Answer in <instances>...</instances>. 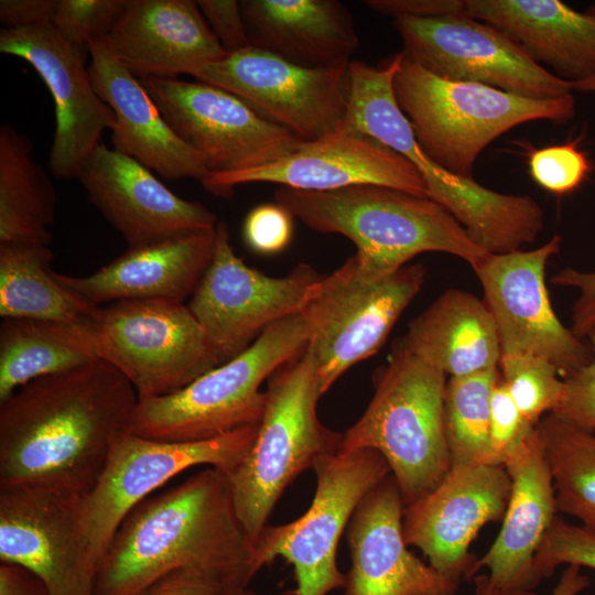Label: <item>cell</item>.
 Segmentation results:
<instances>
[{"mask_svg": "<svg viewBox=\"0 0 595 595\" xmlns=\"http://www.w3.org/2000/svg\"><path fill=\"white\" fill-rule=\"evenodd\" d=\"M399 342L450 377L498 369L501 358L496 323L485 301L458 289L445 290L409 323Z\"/></svg>", "mask_w": 595, "mask_h": 595, "instance_id": "cell-30", "label": "cell"}, {"mask_svg": "<svg viewBox=\"0 0 595 595\" xmlns=\"http://www.w3.org/2000/svg\"><path fill=\"white\" fill-rule=\"evenodd\" d=\"M215 239L216 226L197 229L128 248L88 275L54 274L62 285L93 306L133 300L183 303L207 269Z\"/></svg>", "mask_w": 595, "mask_h": 595, "instance_id": "cell-25", "label": "cell"}, {"mask_svg": "<svg viewBox=\"0 0 595 595\" xmlns=\"http://www.w3.org/2000/svg\"><path fill=\"white\" fill-rule=\"evenodd\" d=\"M405 505L390 474L360 500L347 526L346 595H456L458 583L408 549Z\"/></svg>", "mask_w": 595, "mask_h": 595, "instance_id": "cell-22", "label": "cell"}, {"mask_svg": "<svg viewBox=\"0 0 595 595\" xmlns=\"http://www.w3.org/2000/svg\"><path fill=\"white\" fill-rule=\"evenodd\" d=\"M321 396L318 366L306 346L268 379L253 444L235 468L224 473L253 545L284 489L320 457L340 450L343 433L326 428L317 416Z\"/></svg>", "mask_w": 595, "mask_h": 595, "instance_id": "cell-5", "label": "cell"}, {"mask_svg": "<svg viewBox=\"0 0 595 595\" xmlns=\"http://www.w3.org/2000/svg\"><path fill=\"white\" fill-rule=\"evenodd\" d=\"M93 86L112 110L113 150L166 180L195 178L210 172L203 158L171 129L138 77L115 56L106 39L88 44Z\"/></svg>", "mask_w": 595, "mask_h": 595, "instance_id": "cell-26", "label": "cell"}, {"mask_svg": "<svg viewBox=\"0 0 595 595\" xmlns=\"http://www.w3.org/2000/svg\"><path fill=\"white\" fill-rule=\"evenodd\" d=\"M291 215L275 204H262L249 212L244 221V237L248 246L260 253L282 250L292 236Z\"/></svg>", "mask_w": 595, "mask_h": 595, "instance_id": "cell-42", "label": "cell"}, {"mask_svg": "<svg viewBox=\"0 0 595 595\" xmlns=\"http://www.w3.org/2000/svg\"><path fill=\"white\" fill-rule=\"evenodd\" d=\"M250 46L309 68L350 63L358 35L349 10L335 0L239 1Z\"/></svg>", "mask_w": 595, "mask_h": 595, "instance_id": "cell-29", "label": "cell"}, {"mask_svg": "<svg viewBox=\"0 0 595 595\" xmlns=\"http://www.w3.org/2000/svg\"><path fill=\"white\" fill-rule=\"evenodd\" d=\"M230 586L218 574L181 569L159 578L136 595H223Z\"/></svg>", "mask_w": 595, "mask_h": 595, "instance_id": "cell-45", "label": "cell"}, {"mask_svg": "<svg viewBox=\"0 0 595 595\" xmlns=\"http://www.w3.org/2000/svg\"><path fill=\"white\" fill-rule=\"evenodd\" d=\"M403 53L431 74L531 99L571 95L572 84L538 64L502 31L464 15L392 19Z\"/></svg>", "mask_w": 595, "mask_h": 595, "instance_id": "cell-12", "label": "cell"}, {"mask_svg": "<svg viewBox=\"0 0 595 595\" xmlns=\"http://www.w3.org/2000/svg\"><path fill=\"white\" fill-rule=\"evenodd\" d=\"M0 52L28 62L43 79L55 105V132L48 153V171L68 181L78 174L112 130V110L96 93L86 66L88 50L65 41L52 24L2 29Z\"/></svg>", "mask_w": 595, "mask_h": 595, "instance_id": "cell-18", "label": "cell"}, {"mask_svg": "<svg viewBox=\"0 0 595 595\" xmlns=\"http://www.w3.org/2000/svg\"><path fill=\"white\" fill-rule=\"evenodd\" d=\"M402 52L379 66L351 61L349 88L343 127L368 136L408 160L426 183L429 196L455 219L482 194L474 178L453 175L433 163L420 148L412 126L393 93V78Z\"/></svg>", "mask_w": 595, "mask_h": 595, "instance_id": "cell-27", "label": "cell"}, {"mask_svg": "<svg viewBox=\"0 0 595 595\" xmlns=\"http://www.w3.org/2000/svg\"><path fill=\"white\" fill-rule=\"evenodd\" d=\"M499 369L450 377L444 415L451 466L490 464V396Z\"/></svg>", "mask_w": 595, "mask_h": 595, "instance_id": "cell-35", "label": "cell"}, {"mask_svg": "<svg viewBox=\"0 0 595 595\" xmlns=\"http://www.w3.org/2000/svg\"><path fill=\"white\" fill-rule=\"evenodd\" d=\"M573 90L595 94V76L588 79L572 84Z\"/></svg>", "mask_w": 595, "mask_h": 595, "instance_id": "cell-50", "label": "cell"}, {"mask_svg": "<svg viewBox=\"0 0 595 595\" xmlns=\"http://www.w3.org/2000/svg\"><path fill=\"white\" fill-rule=\"evenodd\" d=\"M197 6L227 54L250 46L247 29L236 0H198Z\"/></svg>", "mask_w": 595, "mask_h": 595, "instance_id": "cell-43", "label": "cell"}, {"mask_svg": "<svg viewBox=\"0 0 595 595\" xmlns=\"http://www.w3.org/2000/svg\"><path fill=\"white\" fill-rule=\"evenodd\" d=\"M84 324L98 357L131 382L138 398L173 393L224 364L183 303L119 301L97 306Z\"/></svg>", "mask_w": 595, "mask_h": 595, "instance_id": "cell-8", "label": "cell"}, {"mask_svg": "<svg viewBox=\"0 0 595 595\" xmlns=\"http://www.w3.org/2000/svg\"><path fill=\"white\" fill-rule=\"evenodd\" d=\"M32 149L30 138L13 126L0 127V244L48 246L52 240L56 194Z\"/></svg>", "mask_w": 595, "mask_h": 595, "instance_id": "cell-32", "label": "cell"}, {"mask_svg": "<svg viewBox=\"0 0 595 595\" xmlns=\"http://www.w3.org/2000/svg\"><path fill=\"white\" fill-rule=\"evenodd\" d=\"M77 180L128 248L218 224L207 206L177 196L151 170L104 142L84 164Z\"/></svg>", "mask_w": 595, "mask_h": 595, "instance_id": "cell-21", "label": "cell"}, {"mask_svg": "<svg viewBox=\"0 0 595 595\" xmlns=\"http://www.w3.org/2000/svg\"><path fill=\"white\" fill-rule=\"evenodd\" d=\"M534 428L524 421L499 378L490 396V464L502 465L507 454Z\"/></svg>", "mask_w": 595, "mask_h": 595, "instance_id": "cell-41", "label": "cell"}, {"mask_svg": "<svg viewBox=\"0 0 595 595\" xmlns=\"http://www.w3.org/2000/svg\"><path fill=\"white\" fill-rule=\"evenodd\" d=\"M215 196L230 197L247 183H275L301 191L326 192L354 185H382L429 196L425 181L403 156L375 139L347 130L304 141L291 154L268 165L209 173L202 182Z\"/></svg>", "mask_w": 595, "mask_h": 595, "instance_id": "cell-19", "label": "cell"}, {"mask_svg": "<svg viewBox=\"0 0 595 595\" xmlns=\"http://www.w3.org/2000/svg\"><path fill=\"white\" fill-rule=\"evenodd\" d=\"M137 402L131 382L101 358L24 385L0 402V490L85 497Z\"/></svg>", "mask_w": 595, "mask_h": 595, "instance_id": "cell-1", "label": "cell"}, {"mask_svg": "<svg viewBox=\"0 0 595 595\" xmlns=\"http://www.w3.org/2000/svg\"><path fill=\"white\" fill-rule=\"evenodd\" d=\"M52 250L40 244H0V316L83 323L96 310L55 278Z\"/></svg>", "mask_w": 595, "mask_h": 595, "instance_id": "cell-33", "label": "cell"}, {"mask_svg": "<svg viewBox=\"0 0 595 595\" xmlns=\"http://www.w3.org/2000/svg\"><path fill=\"white\" fill-rule=\"evenodd\" d=\"M511 489L501 529L476 561L475 572L485 567L489 587L500 592L533 591L540 578L536 554L556 518L553 478L537 426L505 457Z\"/></svg>", "mask_w": 595, "mask_h": 595, "instance_id": "cell-23", "label": "cell"}, {"mask_svg": "<svg viewBox=\"0 0 595 595\" xmlns=\"http://www.w3.org/2000/svg\"><path fill=\"white\" fill-rule=\"evenodd\" d=\"M301 313L272 325L242 353L159 397L138 398L127 431L152 440L197 442L260 423L266 404L261 383L307 346Z\"/></svg>", "mask_w": 595, "mask_h": 595, "instance_id": "cell-7", "label": "cell"}, {"mask_svg": "<svg viewBox=\"0 0 595 595\" xmlns=\"http://www.w3.org/2000/svg\"><path fill=\"white\" fill-rule=\"evenodd\" d=\"M396 100L425 155L444 171L473 178L479 154L517 126L537 120L562 125L575 98L531 99L476 83L431 74L402 52L393 78Z\"/></svg>", "mask_w": 595, "mask_h": 595, "instance_id": "cell-4", "label": "cell"}, {"mask_svg": "<svg viewBox=\"0 0 595 595\" xmlns=\"http://www.w3.org/2000/svg\"><path fill=\"white\" fill-rule=\"evenodd\" d=\"M58 0H1L0 22L4 29H22L53 23Z\"/></svg>", "mask_w": 595, "mask_h": 595, "instance_id": "cell-46", "label": "cell"}, {"mask_svg": "<svg viewBox=\"0 0 595 595\" xmlns=\"http://www.w3.org/2000/svg\"><path fill=\"white\" fill-rule=\"evenodd\" d=\"M475 594L476 595H537L533 591L500 592V591L493 589L487 584L484 575H479L475 578Z\"/></svg>", "mask_w": 595, "mask_h": 595, "instance_id": "cell-49", "label": "cell"}, {"mask_svg": "<svg viewBox=\"0 0 595 595\" xmlns=\"http://www.w3.org/2000/svg\"><path fill=\"white\" fill-rule=\"evenodd\" d=\"M320 278L306 263L284 277H269L247 266L235 253L226 224L218 223L210 262L187 306L225 363L270 325L300 313Z\"/></svg>", "mask_w": 595, "mask_h": 595, "instance_id": "cell-15", "label": "cell"}, {"mask_svg": "<svg viewBox=\"0 0 595 595\" xmlns=\"http://www.w3.org/2000/svg\"><path fill=\"white\" fill-rule=\"evenodd\" d=\"M139 80L171 129L203 158L210 173L268 165L304 142L216 86L177 78Z\"/></svg>", "mask_w": 595, "mask_h": 595, "instance_id": "cell-14", "label": "cell"}, {"mask_svg": "<svg viewBox=\"0 0 595 595\" xmlns=\"http://www.w3.org/2000/svg\"><path fill=\"white\" fill-rule=\"evenodd\" d=\"M348 66L309 68L248 46L199 67L192 76L235 95L302 141H314L343 126Z\"/></svg>", "mask_w": 595, "mask_h": 595, "instance_id": "cell-13", "label": "cell"}, {"mask_svg": "<svg viewBox=\"0 0 595 595\" xmlns=\"http://www.w3.org/2000/svg\"><path fill=\"white\" fill-rule=\"evenodd\" d=\"M499 368L522 418L537 426L561 398L563 378L558 368L542 357L528 354L501 355Z\"/></svg>", "mask_w": 595, "mask_h": 595, "instance_id": "cell-36", "label": "cell"}, {"mask_svg": "<svg viewBox=\"0 0 595 595\" xmlns=\"http://www.w3.org/2000/svg\"><path fill=\"white\" fill-rule=\"evenodd\" d=\"M591 361L563 379V391L551 414L575 428L595 432V331L588 336Z\"/></svg>", "mask_w": 595, "mask_h": 595, "instance_id": "cell-40", "label": "cell"}, {"mask_svg": "<svg viewBox=\"0 0 595 595\" xmlns=\"http://www.w3.org/2000/svg\"><path fill=\"white\" fill-rule=\"evenodd\" d=\"M577 565H567L561 574L551 595H577L589 584V578L582 574Z\"/></svg>", "mask_w": 595, "mask_h": 595, "instance_id": "cell-48", "label": "cell"}, {"mask_svg": "<svg viewBox=\"0 0 595 595\" xmlns=\"http://www.w3.org/2000/svg\"><path fill=\"white\" fill-rule=\"evenodd\" d=\"M562 564L595 570V529L554 519L536 554L534 570L541 580Z\"/></svg>", "mask_w": 595, "mask_h": 595, "instance_id": "cell-39", "label": "cell"}, {"mask_svg": "<svg viewBox=\"0 0 595 595\" xmlns=\"http://www.w3.org/2000/svg\"><path fill=\"white\" fill-rule=\"evenodd\" d=\"M316 490L307 511L281 526H266L255 543L258 572L277 556L294 570L296 595H327L345 587L336 552L360 500L391 474L376 450L360 448L320 457L312 467Z\"/></svg>", "mask_w": 595, "mask_h": 595, "instance_id": "cell-10", "label": "cell"}, {"mask_svg": "<svg viewBox=\"0 0 595 595\" xmlns=\"http://www.w3.org/2000/svg\"><path fill=\"white\" fill-rule=\"evenodd\" d=\"M425 273L416 263L380 281H366L354 255L331 274L321 275L300 313L309 327L307 347L318 366L322 396L346 370L380 349L420 292Z\"/></svg>", "mask_w": 595, "mask_h": 595, "instance_id": "cell-9", "label": "cell"}, {"mask_svg": "<svg viewBox=\"0 0 595 595\" xmlns=\"http://www.w3.org/2000/svg\"><path fill=\"white\" fill-rule=\"evenodd\" d=\"M451 15L485 22L575 84L595 76V14L559 0H451Z\"/></svg>", "mask_w": 595, "mask_h": 595, "instance_id": "cell-28", "label": "cell"}, {"mask_svg": "<svg viewBox=\"0 0 595 595\" xmlns=\"http://www.w3.org/2000/svg\"><path fill=\"white\" fill-rule=\"evenodd\" d=\"M446 375L398 340L374 375L375 393L345 433L340 450L378 451L387 461L405 506L445 477L451 456L445 432Z\"/></svg>", "mask_w": 595, "mask_h": 595, "instance_id": "cell-6", "label": "cell"}, {"mask_svg": "<svg viewBox=\"0 0 595 595\" xmlns=\"http://www.w3.org/2000/svg\"><path fill=\"white\" fill-rule=\"evenodd\" d=\"M510 489L502 465L451 466L435 488L405 506V543L419 548L432 567L459 583L475 573L472 541L483 526L504 516Z\"/></svg>", "mask_w": 595, "mask_h": 595, "instance_id": "cell-20", "label": "cell"}, {"mask_svg": "<svg viewBox=\"0 0 595 595\" xmlns=\"http://www.w3.org/2000/svg\"><path fill=\"white\" fill-rule=\"evenodd\" d=\"M258 426L197 442L159 441L121 432L96 485L79 500L82 522L97 563L137 505L191 467L207 465L224 473L231 470L249 453Z\"/></svg>", "mask_w": 595, "mask_h": 595, "instance_id": "cell-11", "label": "cell"}, {"mask_svg": "<svg viewBox=\"0 0 595 595\" xmlns=\"http://www.w3.org/2000/svg\"><path fill=\"white\" fill-rule=\"evenodd\" d=\"M106 41L138 78L193 75L227 54L192 0H127Z\"/></svg>", "mask_w": 595, "mask_h": 595, "instance_id": "cell-24", "label": "cell"}, {"mask_svg": "<svg viewBox=\"0 0 595 595\" xmlns=\"http://www.w3.org/2000/svg\"><path fill=\"white\" fill-rule=\"evenodd\" d=\"M99 359L83 323L2 318L0 402L24 385Z\"/></svg>", "mask_w": 595, "mask_h": 595, "instance_id": "cell-31", "label": "cell"}, {"mask_svg": "<svg viewBox=\"0 0 595 595\" xmlns=\"http://www.w3.org/2000/svg\"><path fill=\"white\" fill-rule=\"evenodd\" d=\"M181 569H198L247 587L255 547L220 469L209 467L137 505L101 558L95 595H136Z\"/></svg>", "mask_w": 595, "mask_h": 595, "instance_id": "cell-2", "label": "cell"}, {"mask_svg": "<svg viewBox=\"0 0 595 595\" xmlns=\"http://www.w3.org/2000/svg\"><path fill=\"white\" fill-rule=\"evenodd\" d=\"M527 163L532 180L555 195L572 193L592 172L591 161L576 141L531 150Z\"/></svg>", "mask_w": 595, "mask_h": 595, "instance_id": "cell-38", "label": "cell"}, {"mask_svg": "<svg viewBox=\"0 0 595 595\" xmlns=\"http://www.w3.org/2000/svg\"><path fill=\"white\" fill-rule=\"evenodd\" d=\"M127 0H58L52 25L68 43L88 50L91 41L106 39Z\"/></svg>", "mask_w": 595, "mask_h": 595, "instance_id": "cell-37", "label": "cell"}, {"mask_svg": "<svg viewBox=\"0 0 595 595\" xmlns=\"http://www.w3.org/2000/svg\"><path fill=\"white\" fill-rule=\"evenodd\" d=\"M274 199L309 228L350 239L358 274L366 281L386 279L424 252L450 253L472 268L489 255L439 203L402 190L374 184L326 192L281 186Z\"/></svg>", "mask_w": 595, "mask_h": 595, "instance_id": "cell-3", "label": "cell"}, {"mask_svg": "<svg viewBox=\"0 0 595 595\" xmlns=\"http://www.w3.org/2000/svg\"><path fill=\"white\" fill-rule=\"evenodd\" d=\"M223 595H256L252 591L247 587L232 586L228 587Z\"/></svg>", "mask_w": 595, "mask_h": 595, "instance_id": "cell-51", "label": "cell"}, {"mask_svg": "<svg viewBox=\"0 0 595 595\" xmlns=\"http://www.w3.org/2000/svg\"><path fill=\"white\" fill-rule=\"evenodd\" d=\"M79 500L39 489L0 490V562L34 574L48 595H95L98 563Z\"/></svg>", "mask_w": 595, "mask_h": 595, "instance_id": "cell-17", "label": "cell"}, {"mask_svg": "<svg viewBox=\"0 0 595 595\" xmlns=\"http://www.w3.org/2000/svg\"><path fill=\"white\" fill-rule=\"evenodd\" d=\"M553 235L532 250L487 255L473 267L498 332L501 355L528 354L551 361L564 379L592 357L591 346L564 326L545 284L548 261L561 247Z\"/></svg>", "mask_w": 595, "mask_h": 595, "instance_id": "cell-16", "label": "cell"}, {"mask_svg": "<svg viewBox=\"0 0 595 595\" xmlns=\"http://www.w3.org/2000/svg\"><path fill=\"white\" fill-rule=\"evenodd\" d=\"M550 282L578 291L572 307L571 329L577 337L587 338L595 331V271L564 268L552 275Z\"/></svg>", "mask_w": 595, "mask_h": 595, "instance_id": "cell-44", "label": "cell"}, {"mask_svg": "<svg viewBox=\"0 0 595 595\" xmlns=\"http://www.w3.org/2000/svg\"><path fill=\"white\" fill-rule=\"evenodd\" d=\"M586 11L595 14V4L591 6Z\"/></svg>", "mask_w": 595, "mask_h": 595, "instance_id": "cell-52", "label": "cell"}, {"mask_svg": "<svg viewBox=\"0 0 595 595\" xmlns=\"http://www.w3.org/2000/svg\"><path fill=\"white\" fill-rule=\"evenodd\" d=\"M0 595H48L44 584L28 570L0 562Z\"/></svg>", "mask_w": 595, "mask_h": 595, "instance_id": "cell-47", "label": "cell"}, {"mask_svg": "<svg viewBox=\"0 0 595 595\" xmlns=\"http://www.w3.org/2000/svg\"><path fill=\"white\" fill-rule=\"evenodd\" d=\"M537 429L551 469L558 511L595 529V432L570 425L551 413Z\"/></svg>", "mask_w": 595, "mask_h": 595, "instance_id": "cell-34", "label": "cell"}]
</instances>
